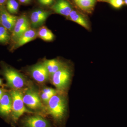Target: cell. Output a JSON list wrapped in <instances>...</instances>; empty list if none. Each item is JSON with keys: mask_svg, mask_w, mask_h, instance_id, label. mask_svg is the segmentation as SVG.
Segmentation results:
<instances>
[{"mask_svg": "<svg viewBox=\"0 0 127 127\" xmlns=\"http://www.w3.org/2000/svg\"><path fill=\"white\" fill-rule=\"evenodd\" d=\"M41 4L44 6H49L52 4L54 0H38Z\"/></svg>", "mask_w": 127, "mask_h": 127, "instance_id": "obj_22", "label": "cell"}, {"mask_svg": "<svg viewBox=\"0 0 127 127\" xmlns=\"http://www.w3.org/2000/svg\"><path fill=\"white\" fill-rule=\"evenodd\" d=\"M1 23L8 31H12L18 17L9 13L5 10H2L0 12Z\"/></svg>", "mask_w": 127, "mask_h": 127, "instance_id": "obj_10", "label": "cell"}, {"mask_svg": "<svg viewBox=\"0 0 127 127\" xmlns=\"http://www.w3.org/2000/svg\"><path fill=\"white\" fill-rule=\"evenodd\" d=\"M3 74L7 82V86L15 90L20 89L25 86V79L17 71L11 67H5Z\"/></svg>", "mask_w": 127, "mask_h": 127, "instance_id": "obj_3", "label": "cell"}, {"mask_svg": "<svg viewBox=\"0 0 127 127\" xmlns=\"http://www.w3.org/2000/svg\"><path fill=\"white\" fill-rule=\"evenodd\" d=\"M124 4L127 5V0H124Z\"/></svg>", "mask_w": 127, "mask_h": 127, "instance_id": "obj_27", "label": "cell"}, {"mask_svg": "<svg viewBox=\"0 0 127 127\" xmlns=\"http://www.w3.org/2000/svg\"><path fill=\"white\" fill-rule=\"evenodd\" d=\"M49 113L53 118L60 121L63 119L66 109V101L63 96L56 94L47 103Z\"/></svg>", "mask_w": 127, "mask_h": 127, "instance_id": "obj_1", "label": "cell"}, {"mask_svg": "<svg viewBox=\"0 0 127 127\" xmlns=\"http://www.w3.org/2000/svg\"><path fill=\"white\" fill-rule=\"evenodd\" d=\"M23 125L25 127H51L48 121L39 116H31L25 118Z\"/></svg>", "mask_w": 127, "mask_h": 127, "instance_id": "obj_9", "label": "cell"}, {"mask_svg": "<svg viewBox=\"0 0 127 127\" xmlns=\"http://www.w3.org/2000/svg\"><path fill=\"white\" fill-rule=\"evenodd\" d=\"M10 37L8 30L4 27H0V43H5L10 40Z\"/></svg>", "mask_w": 127, "mask_h": 127, "instance_id": "obj_19", "label": "cell"}, {"mask_svg": "<svg viewBox=\"0 0 127 127\" xmlns=\"http://www.w3.org/2000/svg\"><path fill=\"white\" fill-rule=\"evenodd\" d=\"M23 95V102L31 109H37L43 107L40 98L38 93L33 89H28Z\"/></svg>", "mask_w": 127, "mask_h": 127, "instance_id": "obj_6", "label": "cell"}, {"mask_svg": "<svg viewBox=\"0 0 127 127\" xmlns=\"http://www.w3.org/2000/svg\"><path fill=\"white\" fill-rule=\"evenodd\" d=\"M31 72L33 78L39 83L46 82L50 76L47 68L43 63L33 66Z\"/></svg>", "mask_w": 127, "mask_h": 127, "instance_id": "obj_7", "label": "cell"}, {"mask_svg": "<svg viewBox=\"0 0 127 127\" xmlns=\"http://www.w3.org/2000/svg\"><path fill=\"white\" fill-rule=\"evenodd\" d=\"M37 36L43 40L50 41L54 39V35L45 26L41 27L37 31Z\"/></svg>", "mask_w": 127, "mask_h": 127, "instance_id": "obj_16", "label": "cell"}, {"mask_svg": "<svg viewBox=\"0 0 127 127\" xmlns=\"http://www.w3.org/2000/svg\"><path fill=\"white\" fill-rule=\"evenodd\" d=\"M6 0H0V6H2L4 4Z\"/></svg>", "mask_w": 127, "mask_h": 127, "instance_id": "obj_26", "label": "cell"}, {"mask_svg": "<svg viewBox=\"0 0 127 127\" xmlns=\"http://www.w3.org/2000/svg\"><path fill=\"white\" fill-rule=\"evenodd\" d=\"M42 92L52 97L57 94V91L55 89L51 88H45L42 90Z\"/></svg>", "mask_w": 127, "mask_h": 127, "instance_id": "obj_21", "label": "cell"}, {"mask_svg": "<svg viewBox=\"0 0 127 127\" xmlns=\"http://www.w3.org/2000/svg\"><path fill=\"white\" fill-rule=\"evenodd\" d=\"M4 94V92H3V91H2V89H0V100L1 98Z\"/></svg>", "mask_w": 127, "mask_h": 127, "instance_id": "obj_25", "label": "cell"}, {"mask_svg": "<svg viewBox=\"0 0 127 127\" xmlns=\"http://www.w3.org/2000/svg\"><path fill=\"white\" fill-rule=\"evenodd\" d=\"M68 17L71 20L78 23L87 30L89 29V25L86 19L76 11L72 10Z\"/></svg>", "mask_w": 127, "mask_h": 127, "instance_id": "obj_15", "label": "cell"}, {"mask_svg": "<svg viewBox=\"0 0 127 127\" xmlns=\"http://www.w3.org/2000/svg\"><path fill=\"white\" fill-rule=\"evenodd\" d=\"M43 63L47 68L49 75L51 77L55 72L65 65L62 62L56 59L46 60Z\"/></svg>", "mask_w": 127, "mask_h": 127, "instance_id": "obj_14", "label": "cell"}, {"mask_svg": "<svg viewBox=\"0 0 127 127\" xmlns=\"http://www.w3.org/2000/svg\"><path fill=\"white\" fill-rule=\"evenodd\" d=\"M80 8L86 11H90L93 8L96 0H74Z\"/></svg>", "mask_w": 127, "mask_h": 127, "instance_id": "obj_17", "label": "cell"}, {"mask_svg": "<svg viewBox=\"0 0 127 127\" xmlns=\"http://www.w3.org/2000/svg\"><path fill=\"white\" fill-rule=\"evenodd\" d=\"M2 81L1 79L0 78V86L1 85V84H2Z\"/></svg>", "mask_w": 127, "mask_h": 127, "instance_id": "obj_28", "label": "cell"}, {"mask_svg": "<svg viewBox=\"0 0 127 127\" xmlns=\"http://www.w3.org/2000/svg\"><path fill=\"white\" fill-rule=\"evenodd\" d=\"M52 9L56 13L67 17L69 16L72 10L70 5L66 0H58L53 6Z\"/></svg>", "mask_w": 127, "mask_h": 127, "instance_id": "obj_13", "label": "cell"}, {"mask_svg": "<svg viewBox=\"0 0 127 127\" xmlns=\"http://www.w3.org/2000/svg\"><path fill=\"white\" fill-rule=\"evenodd\" d=\"M10 94L12 99V114L15 121L26 113H32L25 107L23 100V94L21 92L14 89L11 91Z\"/></svg>", "mask_w": 127, "mask_h": 127, "instance_id": "obj_2", "label": "cell"}, {"mask_svg": "<svg viewBox=\"0 0 127 127\" xmlns=\"http://www.w3.org/2000/svg\"><path fill=\"white\" fill-rule=\"evenodd\" d=\"M51 14L47 11L38 9L34 11L31 14V24L33 28L39 27L42 26Z\"/></svg>", "mask_w": 127, "mask_h": 127, "instance_id": "obj_8", "label": "cell"}, {"mask_svg": "<svg viewBox=\"0 0 127 127\" xmlns=\"http://www.w3.org/2000/svg\"><path fill=\"white\" fill-rule=\"evenodd\" d=\"M52 97L50 95H47V94H46L45 93H42L41 94V98L42 100L44 102L47 103L50 100V98Z\"/></svg>", "mask_w": 127, "mask_h": 127, "instance_id": "obj_23", "label": "cell"}, {"mask_svg": "<svg viewBox=\"0 0 127 127\" xmlns=\"http://www.w3.org/2000/svg\"><path fill=\"white\" fill-rule=\"evenodd\" d=\"M98 1L107 2L114 8L119 9L125 5L124 0H98Z\"/></svg>", "mask_w": 127, "mask_h": 127, "instance_id": "obj_20", "label": "cell"}, {"mask_svg": "<svg viewBox=\"0 0 127 127\" xmlns=\"http://www.w3.org/2000/svg\"><path fill=\"white\" fill-rule=\"evenodd\" d=\"M27 17L22 15L17 18L11 35L12 40L16 42L22 34L31 28V23Z\"/></svg>", "mask_w": 127, "mask_h": 127, "instance_id": "obj_5", "label": "cell"}, {"mask_svg": "<svg viewBox=\"0 0 127 127\" xmlns=\"http://www.w3.org/2000/svg\"><path fill=\"white\" fill-rule=\"evenodd\" d=\"M37 31L35 28L28 30L16 42L15 47H20L35 39L37 36Z\"/></svg>", "mask_w": 127, "mask_h": 127, "instance_id": "obj_12", "label": "cell"}, {"mask_svg": "<svg viewBox=\"0 0 127 127\" xmlns=\"http://www.w3.org/2000/svg\"><path fill=\"white\" fill-rule=\"evenodd\" d=\"M1 23V20H0V24Z\"/></svg>", "mask_w": 127, "mask_h": 127, "instance_id": "obj_29", "label": "cell"}, {"mask_svg": "<svg viewBox=\"0 0 127 127\" xmlns=\"http://www.w3.org/2000/svg\"><path fill=\"white\" fill-rule=\"evenodd\" d=\"M12 99L10 94L4 93L0 100V114L7 116L12 112Z\"/></svg>", "mask_w": 127, "mask_h": 127, "instance_id": "obj_11", "label": "cell"}, {"mask_svg": "<svg viewBox=\"0 0 127 127\" xmlns=\"http://www.w3.org/2000/svg\"><path fill=\"white\" fill-rule=\"evenodd\" d=\"M53 84L57 88L63 91L66 88L70 82L71 72L69 68L64 66L52 76Z\"/></svg>", "mask_w": 127, "mask_h": 127, "instance_id": "obj_4", "label": "cell"}, {"mask_svg": "<svg viewBox=\"0 0 127 127\" xmlns=\"http://www.w3.org/2000/svg\"><path fill=\"white\" fill-rule=\"evenodd\" d=\"M6 7L9 13L16 14L18 12L19 4L15 0H7Z\"/></svg>", "mask_w": 127, "mask_h": 127, "instance_id": "obj_18", "label": "cell"}, {"mask_svg": "<svg viewBox=\"0 0 127 127\" xmlns=\"http://www.w3.org/2000/svg\"><path fill=\"white\" fill-rule=\"evenodd\" d=\"M20 2L22 3H28L31 1V0H19Z\"/></svg>", "mask_w": 127, "mask_h": 127, "instance_id": "obj_24", "label": "cell"}]
</instances>
